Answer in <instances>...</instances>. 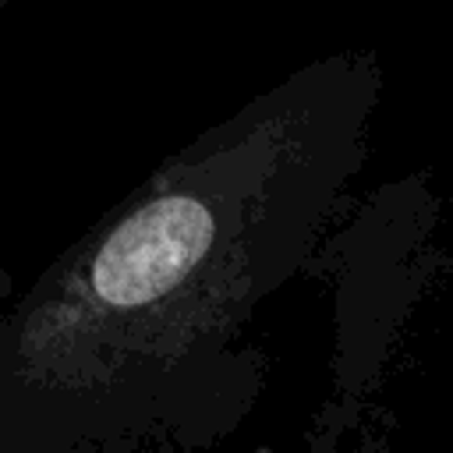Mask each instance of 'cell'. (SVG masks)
Instances as JSON below:
<instances>
[{
    "label": "cell",
    "instance_id": "obj_1",
    "mask_svg": "<svg viewBox=\"0 0 453 453\" xmlns=\"http://www.w3.org/2000/svg\"><path fill=\"white\" fill-rule=\"evenodd\" d=\"M375 50L301 64L170 152L0 315V453H198L258 389V311L368 159Z\"/></svg>",
    "mask_w": 453,
    "mask_h": 453
},
{
    "label": "cell",
    "instance_id": "obj_2",
    "mask_svg": "<svg viewBox=\"0 0 453 453\" xmlns=\"http://www.w3.org/2000/svg\"><path fill=\"white\" fill-rule=\"evenodd\" d=\"M7 4H11V0H0V11H4V7H7Z\"/></svg>",
    "mask_w": 453,
    "mask_h": 453
}]
</instances>
